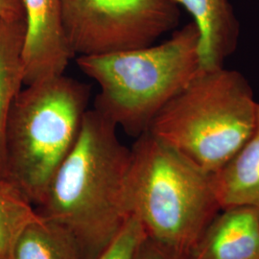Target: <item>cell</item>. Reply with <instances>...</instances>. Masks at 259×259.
Wrapping results in <instances>:
<instances>
[{"label": "cell", "instance_id": "obj_15", "mask_svg": "<svg viewBox=\"0 0 259 259\" xmlns=\"http://www.w3.org/2000/svg\"><path fill=\"white\" fill-rule=\"evenodd\" d=\"M0 18L25 19L23 0H0Z\"/></svg>", "mask_w": 259, "mask_h": 259}, {"label": "cell", "instance_id": "obj_14", "mask_svg": "<svg viewBox=\"0 0 259 259\" xmlns=\"http://www.w3.org/2000/svg\"><path fill=\"white\" fill-rule=\"evenodd\" d=\"M146 234L141 224L131 216L120 232L97 259H134Z\"/></svg>", "mask_w": 259, "mask_h": 259}, {"label": "cell", "instance_id": "obj_4", "mask_svg": "<svg viewBox=\"0 0 259 259\" xmlns=\"http://www.w3.org/2000/svg\"><path fill=\"white\" fill-rule=\"evenodd\" d=\"M258 103L239 71L204 70L157 114L148 132L215 174L249 139Z\"/></svg>", "mask_w": 259, "mask_h": 259}, {"label": "cell", "instance_id": "obj_1", "mask_svg": "<svg viewBox=\"0 0 259 259\" xmlns=\"http://www.w3.org/2000/svg\"><path fill=\"white\" fill-rule=\"evenodd\" d=\"M131 151L117 127L87 111L73 148L56 171L37 213L78 242L83 259H97L131 217L126 180Z\"/></svg>", "mask_w": 259, "mask_h": 259}, {"label": "cell", "instance_id": "obj_12", "mask_svg": "<svg viewBox=\"0 0 259 259\" xmlns=\"http://www.w3.org/2000/svg\"><path fill=\"white\" fill-rule=\"evenodd\" d=\"M9 259H83L72 234L38 214L20 232Z\"/></svg>", "mask_w": 259, "mask_h": 259}, {"label": "cell", "instance_id": "obj_11", "mask_svg": "<svg viewBox=\"0 0 259 259\" xmlns=\"http://www.w3.org/2000/svg\"><path fill=\"white\" fill-rule=\"evenodd\" d=\"M25 30V19L0 18V175L3 176H6V132L10 111L24 85L22 50Z\"/></svg>", "mask_w": 259, "mask_h": 259}, {"label": "cell", "instance_id": "obj_3", "mask_svg": "<svg viewBox=\"0 0 259 259\" xmlns=\"http://www.w3.org/2000/svg\"><path fill=\"white\" fill-rule=\"evenodd\" d=\"M76 63L99 87L93 109L137 139L201 70L200 32L192 21L159 45L79 56Z\"/></svg>", "mask_w": 259, "mask_h": 259}, {"label": "cell", "instance_id": "obj_7", "mask_svg": "<svg viewBox=\"0 0 259 259\" xmlns=\"http://www.w3.org/2000/svg\"><path fill=\"white\" fill-rule=\"evenodd\" d=\"M24 85L65 74L74 55L65 36L61 0H23Z\"/></svg>", "mask_w": 259, "mask_h": 259}, {"label": "cell", "instance_id": "obj_10", "mask_svg": "<svg viewBox=\"0 0 259 259\" xmlns=\"http://www.w3.org/2000/svg\"><path fill=\"white\" fill-rule=\"evenodd\" d=\"M214 187L222 209L259 207V103L255 128L239 151L215 174Z\"/></svg>", "mask_w": 259, "mask_h": 259}, {"label": "cell", "instance_id": "obj_5", "mask_svg": "<svg viewBox=\"0 0 259 259\" xmlns=\"http://www.w3.org/2000/svg\"><path fill=\"white\" fill-rule=\"evenodd\" d=\"M91 89L65 74L25 84L10 111L6 176L37 207L73 148L89 111Z\"/></svg>", "mask_w": 259, "mask_h": 259}, {"label": "cell", "instance_id": "obj_16", "mask_svg": "<svg viewBox=\"0 0 259 259\" xmlns=\"http://www.w3.org/2000/svg\"><path fill=\"white\" fill-rule=\"evenodd\" d=\"M134 259H173L147 238L142 242Z\"/></svg>", "mask_w": 259, "mask_h": 259}, {"label": "cell", "instance_id": "obj_6", "mask_svg": "<svg viewBox=\"0 0 259 259\" xmlns=\"http://www.w3.org/2000/svg\"><path fill=\"white\" fill-rule=\"evenodd\" d=\"M65 36L74 57L154 45L175 29V0H61Z\"/></svg>", "mask_w": 259, "mask_h": 259}, {"label": "cell", "instance_id": "obj_2", "mask_svg": "<svg viewBox=\"0 0 259 259\" xmlns=\"http://www.w3.org/2000/svg\"><path fill=\"white\" fill-rule=\"evenodd\" d=\"M126 180L131 216L146 238L173 259H187L222 210L213 174L150 132L130 148Z\"/></svg>", "mask_w": 259, "mask_h": 259}, {"label": "cell", "instance_id": "obj_13", "mask_svg": "<svg viewBox=\"0 0 259 259\" xmlns=\"http://www.w3.org/2000/svg\"><path fill=\"white\" fill-rule=\"evenodd\" d=\"M38 217L36 206L8 177L0 175V259H9L20 232Z\"/></svg>", "mask_w": 259, "mask_h": 259}, {"label": "cell", "instance_id": "obj_8", "mask_svg": "<svg viewBox=\"0 0 259 259\" xmlns=\"http://www.w3.org/2000/svg\"><path fill=\"white\" fill-rule=\"evenodd\" d=\"M187 259H259V207L241 205L222 209Z\"/></svg>", "mask_w": 259, "mask_h": 259}, {"label": "cell", "instance_id": "obj_9", "mask_svg": "<svg viewBox=\"0 0 259 259\" xmlns=\"http://www.w3.org/2000/svg\"><path fill=\"white\" fill-rule=\"evenodd\" d=\"M193 18L200 32L201 69L224 66L236 50L240 25L229 0H175Z\"/></svg>", "mask_w": 259, "mask_h": 259}]
</instances>
